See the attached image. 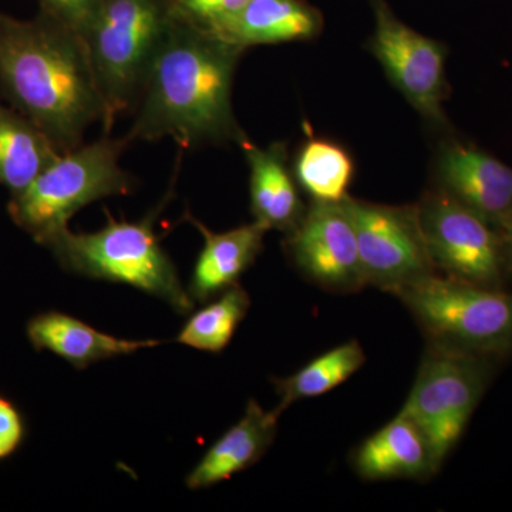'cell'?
Wrapping results in <instances>:
<instances>
[{
  "mask_svg": "<svg viewBox=\"0 0 512 512\" xmlns=\"http://www.w3.org/2000/svg\"><path fill=\"white\" fill-rule=\"evenodd\" d=\"M245 50L175 18L151 64L126 138H173L183 148L239 143L232 109L235 70Z\"/></svg>",
  "mask_w": 512,
  "mask_h": 512,
  "instance_id": "1",
  "label": "cell"
},
{
  "mask_svg": "<svg viewBox=\"0 0 512 512\" xmlns=\"http://www.w3.org/2000/svg\"><path fill=\"white\" fill-rule=\"evenodd\" d=\"M0 90L59 153L79 147L87 128L106 121L82 37L45 12L33 20L0 13Z\"/></svg>",
  "mask_w": 512,
  "mask_h": 512,
  "instance_id": "2",
  "label": "cell"
},
{
  "mask_svg": "<svg viewBox=\"0 0 512 512\" xmlns=\"http://www.w3.org/2000/svg\"><path fill=\"white\" fill-rule=\"evenodd\" d=\"M106 214L107 224L99 231L67 229L47 247L62 268L86 278L133 286L167 302L180 315L192 312L194 299L181 284L154 229L160 210L137 222L117 221Z\"/></svg>",
  "mask_w": 512,
  "mask_h": 512,
  "instance_id": "3",
  "label": "cell"
},
{
  "mask_svg": "<svg viewBox=\"0 0 512 512\" xmlns=\"http://www.w3.org/2000/svg\"><path fill=\"white\" fill-rule=\"evenodd\" d=\"M174 22L173 0L101 2L82 39L106 106V133L120 114L137 106Z\"/></svg>",
  "mask_w": 512,
  "mask_h": 512,
  "instance_id": "4",
  "label": "cell"
},
{
  "mask_svg": "<svg viewBox=\"0 0 512 512\" xmlns=\"http://www.w3.org/2000/svg\"><path fill=\"white\" fill-rule=\"evenodd\" d=\"M127 144L126 138L103 137L59 154L28 188L10 197V220L49 247L84 207L133 191L134 178L120 167Z\"/></svg>",
  "mask_w": 512,
  "mask_h": 512,
  "instance_id": "5",
  "label": "cell"
},
{
  "mask_svg": "<svg viewBox=\"0 0 512 512\" xmlns=\"http://www.w3.org/2000/svg\"><path fill=\"white\" fill-rule=\"evenodd\" d=\"M431 345L490 359L512 350V293L439 272L394 292Z\"/></svg>",
  "mask_w": 512,
  "mask_h": 512,
  "instance_id": "6",
  "label": "cell"
},
{
  "mask_svg": "<svg viewBox=\"0 0 512 512\" xmlns=\"http://www.w3.org/2000/svg\"><path fill=\"white\" fill-rule=\"evenodd\" d=\"M487 357L431 345L400 412L429 443L437 471L453 451L488 383Z\"/></svg>",
  "mask_w": 512,
  "mask_h": 512,
  "instance_id": "7",
  "label": "cell"
},
{
  "mask_svg": "<svg viewBox=\"0 0 512 512\" xmlns=\"http://www.w3.org/2000/svg\"><path fill=\"white\" fill-rule=\"evenodd\" d=\"M437 272L484 288L503 289L508 275L504 237L447 194L433 188L417 202Z\"/></svg>",
  "mask_w": 512,
  "mask_h": 512,
  "instance_id": "8",
  "label": "cell"
},
{
  "mask_svg": "<svg viewBox=\"0 0 512 512\" xmlns=\"http://www.w3.org/2000/svg\"><path fill=\"white\" fill-rule=\"evenodd\" d=\"M346 205L355 225L366 285L394 293L437 274L417 204H375L349 195Z\"/></svg>",
  "mask_w": 512,
  "mask_h": 512,
  "instance_id": "9",
  "label": "cell"
},
{
  "mask_svg": "<svg viewBox=\"0 0 512 512\" xmlns=\"http://www.w3.org/2000/svg\"><path fill=\"white\" fill-rule=\"evenodd\" d=\"M375 15V32L367 50L383 67L390 83L403 94L431 127L447 131L444 101L447 47L439 40L416 32L394 15L387 0H370Z\"/></svg>",
  "mask_w": 512,
  "mask_h": 512,
  "instance_id": "10",
  "label": "cell"
},
{
  "mask_svg": "<svg viewBox=\"0 0 512 512\" xmlns=\"http://www.w3.org/2000/svg\"><path fill=\"white\" fill-rule=\"evenodd\" d=\"M286 254L299 272L330 292L365 288L356 229L346 205L311 201L305 217L284 242Z\"/></svg>",
  "mask_w": 512,
  "mask_h": 512,
  "instance_id": "11",
  "label": "cell"
},
{
  "mask_svg": "<svg viewBox=\"0 0 512 512\" xmlns=\"http://www.w3.org/2000/svg\"><path fill=\"white\" fill-rule=\"evenodd\" d=\"M434 188L503 232L512 222V168L470 141L446 138L433 161Z\"/></svg>",
  "mask_w": 512,
  "mask_h": 512,
  "instance_id": "12",
  "label": "cell"
},
{
  "mask_svg": "<svg viewBox=\"0 0 512 512\" xmlns=\"http://www.w3.org/2000/svg\"><path fill=\"white\" fill-rule=\"evenodd\" d=\"M238 146L249 167V202L254 221L268 231L291 234L301 224L308 207L293 177L288 144L275 141L268 147H258L245 134Z\"/></svg>",
  "mask_w": 512,
  "mask_h": 512,
  "instance_id": "13",
  "label": "cell"
},
{
  "mask_svg": "<svg viewBox=\"0 0 512 512\" xmlns=\"http://www.w3.org/2000/svg\"><path fill=\"white\" fill-rule=\"evenodd\" d=\"M185 220L204 238L187 291L194 302H210L239 284L238 279L255 264L264 249L268 229L254 221L229 231L214 232L188 212Z\"/></svg>",
  "mask_w": 512,
  "mask_h": 512,
  "instance_id": "14",
  "label": "cell"
},
{
  "mask_svg": "<svg viewBox=\"0 0 512 512\" xmlns=\"http://www.w3.org/2000/svg\"><path fill=\"white\" fill-rule=\"evenodd\" d=\"M281 416L278 410L268 412L256 400H249L241 420L208 448L185 485L190 490H202L254 466L274 444Z\"/></svg>",
  "mask_w": 512,
  "mask_h": 512,
  "instance_id": "15",
  "label": "cell"
},
{
  "mask_svg": "<svg viewBox=\"0 0 512 512\" xmlns=\"http://www.w3.org/2000/svg\"><path fill=\"white\" fill-rule=\"evenodd\" d=\"M26 336L33 349L47 350L77 370L113 357L163 345L161 340L121 339L59 311L40 312L29 319Z\"/></svg>",
  "mask_w": 512,
  "mask_h": 512,
  "instance_id": "16",
  "label": "cell"
},
{
  "mask_svg": "<svg viewBox=\"0 0 512 512\" xmlns=\"http://www.w3.org/2000/svg\"><path fill=\"white\" fill-rule=\"evenodd\" d=\"M323 29L322 13L305 0H249L211 35L247 50L259 45L308 42Z\"/></svg>",
  "mask_w": 512,
  "mask_h": 512,
  "instance_id": "17",
  "label": "cell"
},
{
  "mask_svg": "<svg viewBox=\"0 0 512 512\" xmlns=\"http://www.w3.org/2000/svg\"><path fill=\"white\" fill-rule=\"evenodd\" d=\"M352 464L367 481L424 480L437 473L426 437L403 412L356 448Z\"/></svg>",
  "mask_w": 512,
  "mask_h": 512,
  "instance_id": "18",
  "label": "cell"
},
{
  "mask_svg": "<svg viewBox=\"0 0 512 512\" xmlns=\"http://www.w3.org/2000/svg\"><path fill=\"white\" fill-rule=\"evenodd\" d=\"M59 154L32 121L0 103V185L10 197L28 188Z\"/></svg>",
  "mask_w": 512,
  "mask_h": 512,
  "instance_id": "19",
  "label": "cell"
},
{
  "mask_svg": "<svg viewBox=\"0 0 512 512\" xmlns=\"http://www.w3.org/2000/svg\"><path fill=\"white\" fill-rule=\"evenodd\" d=\"M305 140L291 161L293 177L311 201L340 202L349 197L355 180V160L342 144L316 137L311 124L303 123Z\"/></svg>",
  "mask_w": 512,
  "mask_h": 512,
  "instance_id": "20",
  "label": "cell"
},
{
  "mask_svg": "<svg viewBox=\"0 0 512 512\" xmlns=\"http://www.w3.org/2000/svg\"><path fill=\"white\" fill-rule=\"evenodd\" d=\"M366 363V353L357 340L336 346L323 353L293 375L284 379H275L276 393L281 397L278 412L284 413L292 403L298 400L312 399L332 392L350 379Z\"/></svg>",
  "mask_w": 512,
  "mask_h": 512,
  "instance_id": "21",
  "label": "cell"
},
{
  "mask_svg": "<svg viewBox=\"0 0 512 512\" xmlns=\"http://www.w3.org/2000/svg\"><path fill=\"white\" fill-rule=\"evenodd\" d=\"M249 308L248 292L239 284L231 286L200 311L191 313L175 340L201 352L221 353L228 348Z\"/></svg>",
  "mask_w": 512,
  "mask_h": 512,
  "instance_id": "22",
  "label": "cell"
},
{
  "mask_svg": "<svg viewBox=\"0 0 512 512\" xmlns=\"http://www.w3.org/2000/svg\"><path fill=\"white\" fill-rule=\"evenodd\" d=\"M249 0H173L175 18L188 25L214 32L238 15Z\"/></svg>",
  "mask_w": 512,
  "mask_h": 512,
  "instance_id": "23",
  "label": "cell"
},
{
  "mask_svg": "<svg viewBox=\"0 0 512 512\" xmlns=\"http://www.w3.org/2000/svg\"><path fill=\"white\" fill-rule=\"evenodd\" d=\"M103 0H39L42 12L80 37L89 28Z\"/></svg>",
  "mask_w": 512,
  "mask_h": 512,
  "instance_id": "24",
  "label": "cell"
},
{
  "mask_svg": "<svg viewBox=\"0 0 512 512\" xmlns=\"http://www.w3.org/2000/svg\"><path fill=\"white\" fill-rule=\"evenodd\" d=\"M28 436V424L22 410L0 394V463L18 453Z\"/></svg>",
  "mask_w": 512,
  "mask_h": 512,
  "instance_id": "25",
  "label": "cell"
},
{
  "mask_svg": "<svg viewBox=\"0 0 512 512\" xmlns=\"http://www.w3.org/2000/svg\"><path fill=\"white\" fill-rule=\"evenodd\" d=\"M504 237L505 255H507L508 275L512 276V222L501 232Z\"/></svg>",
  "mask_w": 512,
  "mask_h": 512,
  "instance_id": "26",
  "label": "cell"
}]
</instances>
